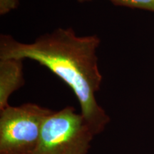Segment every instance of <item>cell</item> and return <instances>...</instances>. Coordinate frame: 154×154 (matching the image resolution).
<instances>
[{
	"label": "cell",
	"mask_w": 154,
	"mask_h": 154,
	"mask_svg": "<svg viewBox=\"0 0 154 154\" xmlns=\"http://www.w3.org/2000/svg\"><path fill=\"white\" fill-rule=\"evenodd\" d=\"M100 44L97 35L78 36L71 27L57 28L32 43H23L9 34H2L0 59H32L59 77L74 91L81 113L96 136L110 121L96 98L103 80L98 64Z\"/></svg>",
	"instance_id": "obj_1"
},
{
	"label": "cell",
	"mask_w": 154,
	"mask_h": 154,
	"mask_svg": "<svg viewBox=\"0 0 154 154\" xmlns=\"http://www.w3.org/2000/svg\"><path fill=\"white\" fill-rule=\"evenodd\" d=\"M19 0H0V14L2 16L8 14L17 8Z\"/></svg>",
	"instance_id": "obj_6"
},
{
	"label": "cell",
	"mask_w": 154,
	"mask_h": 154,
	"mask_svg": "<svg viewBox=\"0 0 154 154\" xmlns=\"http://www.w3.org/2000/svg\"><path fill=\"white\" fill-rule=\"evenodd\" d=\"M23 59H0V111L9 106V99L14 91L25 84Z\"/></svg>",
	"instance_id": "obj_4"
},
{
	"label": "cell",
	"mask_w": 154,
	"mask_h": 154,
	"mask_svg": "<svg viewBox=\"0 0 154 154\" xmlns=\"http://www.w3.org/2000/svg\"><path fill=\"white\" fill-rule=\"evenodd\" d=\"M94 136L82 113L66 106L45 119L34 154H87Z\"/></svg>",
	"instance_id": "obj_2"
},
{
	"label": "cell",
	"mask_w": 154,
	"mask_h": 154,
	"mask_svg": "<svg viewBox=\"0 0 154 154\" xmlns=\"http://www.w3.org/2000/svg\"><path fill=\"white\" fill-rule=\"evenodd\" d=\"M51 112L32 103L0 111V154H34L42 125Z\"/></svg>",
	"instance_id": "obj_3"
},
{
	"label": "cell",
	"mask_w": 154,
	"mask_h": 154,
	"mask_svg": "<svg viewBox=\"0 0 154 154\" xmlns=\"http://www.w3.org/2000/svg\"><path fill=\"white\" fill-rule=\"evenodd\" d=\"M79 2L84 3L93 0H77ZM116 5L138 8L154 11V0H109Z\"/></svg>",
	"instance_id": "obj_5"
}]
</instances>
